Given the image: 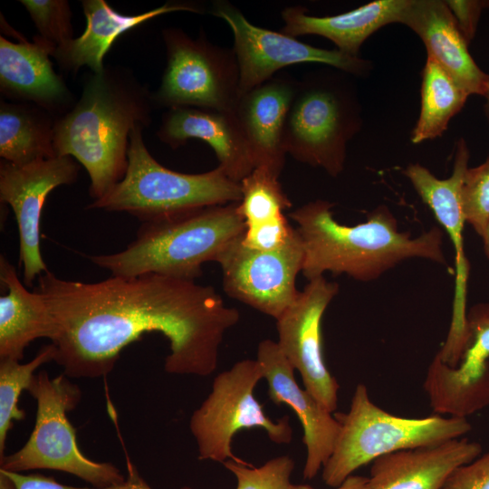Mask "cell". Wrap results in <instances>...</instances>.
I'll return each instance as SVG.
<instances>
[{
    "instance_id": "1",
    "label": "cell",
    "mask_w": 489,
    "mask_h": 489,
    "mask_svg": "<svg viewBox=\"0 0 489 489\" xmlns=\"http://www.w3.org/2000/svg\"><path fill=\"white\" fill-rule=\"evenodd\" d=\"M34 291L52 315L53 360L68 378L106 376L125 347L150 332L169 342L167 372L209 376L225 332L240 319L214 287L157 273L83 283L48 270Z\"/></svg>"
},
{
    "instance_id": "2",
    "label": "cell",
    "mask_w": 489,
    "mask_h": 489,
    "mask_svg": "<svg viewBox=\"0 0 489 489\" xmlns=\"http://www.w3.org/2000/svg\"><path fill=\"white\" fill-rule=\"evenodd\" d=\"M332 206L317 199L289 214L302 243V273L308 281L330 272L369 282L416 257L446 264L439 227L411 237L398 231V221L386 206L375 208L365 222L345 225L334 219Z\"/></svg>"
},
{
    "instance_id": "3",
    "label": "cell",
    "mask_w": 489,
    "mask_h": 489,
    "mask_svg": "<svg viewBox=\"0 0 489 489\" xmlns=\"http://www.w3.org/2000/svg\"><path fill=\"white\" fill-rule=\"evenodd\" d=\"M148 91L127 72H93L75 106L53 126L56 156L82 164L90 177V196L105 197L125 176L129 135L150 121Z\"/></svg>"
},
{
    "instance_id": "4",
    "label": "cell",
    "mask_w": 489,
    "mask_h": 489,
    "mask_svg": "<svg viewBox=\"0 0 489 489\" xmlns=\"http://www.w3.org/2000/svg\"><path fill=\"white\" fill-rule=\"evenodd\" d=\"M238 203L144 222L124 250L88 258L112 276L157 273L195 281L202 274L205 263L215 262L230 243L244 235L245 224Z\"/></svg>"
},
{
    "instance_id": "5",
    "label": "cell",
    "mask_w": 489,
    "mask_h": 489,
    "mask_svg": "<svg viewBox=\"0 0 489 489\" xmlns=\"http://www.w3.org/2000/svg\"><path fill=\"white\" fill-rule=\"evenodd\" d=\"M144 126L130 132L128 168L124 177L89 208L126 212L142 223L217 205L240 202L239 182L231 179L221 168L200 174H185L158 163L147 149Z\"/></svg>"
},
{
    "instance_id": "6",
    "label": "cell",
    "mask_w": 489,
    "mask_h": 489,
    "mask_svg": "<svg viewBox=\"0 0 489 489\" xmlns=\"http://www.w3.org/2000/svg\"><path fill=\"white\" fill-rule=\"evenodd\" d=\"M334 417L340 430L321 474L323 482L334 488L379 456L459 438L472 429L466 418L438 415L408 418L389 414L370 400L362 383L355 388L349 412Z\"/></svg>"
},
{
    "instance_id": "7",
    "label": "cell",
    "mask_w": 489,
    "mask_h": 489,
    "mask_svg": "<svg viewBox=\"0 0 489 489\" xmlns=\"http://www.w3.org/2000/svg\"><path fill=\"white\" fill-rule=\"evenodd\" d=\"M347 83L335 73L298 82L283 130L286 154L331 177L342 172L348 142L361 128L360 106Z\"/></svg>"
},
{
    "instance_id": "8",
    "label": "cell",
    "mask_w": 489,
    "mask_h": 489,
    "mask_svg": "<svg viewBox=\"0 0 489 489\" xmlns=\"http://www.w3.org/2000/svg\"><path fill=\"white\" fill-rule=\"evenodd\" d=\"M27 391L37 403L34 427L19 450L0 458L1 469L14 473L36 469L61 471L95 487L127 481L112 464L92 461L81 452L75 429L66 417L79 403L81 390L66 375L51 379L46 371H41L34 377Z\"/></svg>"
},
{
    "instance_id": "9",
    "label": "cell",
    "mask_w": 489,
    "mask_h": 489,
    "mask_svg": "<svg viewBox=\"0 0 489 489\" xmlns=\"http://www.w3.org/2000/svg\"><path fill=\"white\" fill-rule=\"evenodd\" d=\"M262 379L260 363L249 359L235 362L214 379L211 392L189 421L200 460L240 461L232 453L231 443L241 429L262 428L279 445L292 441L289 416L272 420L254 398V388Z\"/></svg>"
},
{
    "instance_id": "10",
    "label": "cell",
    "mask_w": 489,
    "mask_h": 489,
    "mask_svg": "<svg viewBox=\"0 0 489 489\" xmlns=\"http://www.w3.org/2000/svg\"><path fill=\"white\" fill-rule=\"evenodd\" d=\"M168 63L152 98L171 108L193 107L233 113L240 96L234 49L192 39L179 29L163 32Z\"/></svg>"
},
{
    "instance_id": "11",
    "label": "cell",
    "mask_w": 489,
    "mask_h": 489,
    "mask_svg": "<svg viewBox=\"0 0 489 489\" xmlns=\"http://www.w3.org/2000/svg\"><path fill=\"white\" fill-rule=\"evenodd\" d=\"M469 158L467 144L461 138L455 144L453 172L449 177L440 179L418 163L408 165L403 171L422 201L428 206L448 234L455 251V283L451 323L447 337L436 353L439 360L449 367L458 366L471 340L466 310L469 264L463 235L466 222L461 197Z\"/></svg>"
},
{
    "instance_id": "12",
    "label": "cell",
    "mask_w": 489,
    "mask_h": 489,
    "mask_svg": "<svg viewBox=\"0 0 489 489\" xmlns=\"http://www.w3.org/2000/svg\"><path fill=\"white\" fill-rule=\"evenodd\" d=\"M212 14L225 20L233 32L240 95L292 64L321 63L356 76L365 75L371 69V62L360 56H350L338 49L318 48L283 33L256 26L228 2H216Z\"/></svg>"
},
{
    "instance_id": "13",
    "label": "cell",
    "mask_w": 489,
    "mask_h": 489,
    "mask_svg": "<svg viewBox=\"0 0 489 489\" xmlns=\"http://www.w3.org/2000/svg\"><path fill=\"white\" fill-rule=\"evenodd\" d=\"M243 236V235H242ZM242 236L216 257L225 293L277 320L296 300V277L302 270L304 250L295 232L288 243L273 251L244 246Z\"/></svg>"
},
{
    "instance_id": "14",
    "label": "cell",
    "mask_w": 489,
    "mask_h": 489,
    "mask_svg": "<svg viewBox=\"0 0 489 489\" xmlns=\"http://www.w3.org/2000/svg\"><path fill=\"white\" fill-rule=\"evenodd\" d=\"M79 168L68 156H54L26 165L1 162L0 199L12 207L15 216L19 262L27 287H32L34 280L48 271L40 245L41 216L45 200L54 188L73 183Z\"/></svg>"
},
{
    "instance_id": "15",
    "label": "cell",
    "mask_w": 489,
    "mask_h": 489,
    "mask_svg": "<svg viewBox=\"0 0 489 489\" xmlns=\"http://www.w3.org/2000/svg\"><path fill=\"white\" fill-rule=\"evenodd\" d=\"M338 292L339 284L324 276L310 280L276 320L280 350L302 376L304 388L331 413L337 409L340 386L324 362L321 320Z\"/></svg>"
},
{
    "instance_id": "16",
    "label": "cell",
    "mask_w": 489,
    "mask_h": 489,
    "mask_svg": "<svg viewBox=\"0 0 489 489\" xmlns=\"http://www.w3.org/2000/svg\"><path fill=\"white\" fill-rule=\"evenodd\" d=\"M256 360L268 383L270 399L275 405L291 408L301 422L307 450L302 475L304 479H313L334 449L340 424L311 393L299 387L294 369L276 341L262 340Z\"/></svg>"
},
{
    "instance_id": "17",
    "label": "cell",
    "mask_w": 489,
    "mask_h": 489,
    "mask_svg": "<svg viewBox=\"0 0 489 489\" xmlns=\"http://www.w3.org/2000/svg\"><path fill=\"white\" fill-rule=\"evenodd\" d=\"M297 85L289 76H273L242 93L233 112L255 168H266L277 176L285 162L283 130Z\"/></svg>"
},
{
    "instance_id": "18",
    "label": "cell",
    "mask_w": 489,
    "mask_h": 489,
    "mask_svg": "<svg viewBox=\"0 0 489 489\" xmlns=\"http://www.w3.org/2000/svg\"><path fill=\"white\" fill-rule=\"evenodd\" d=\"M12 32L17 43L0 37L1 92L14 100L34 102L48 112L65 109L72 96L50 60L57 45L39 35L29 42Z\"/></svg>"
},
{
    "instance_id": "19",
    "label": "cell",
    "mask_w": 489,
    "mask_h": 489,
    "mask_svg": "<svg viewBox=\"0 0 489 489\" xmlns=\"http://www.w3.org/2000/svg\"><path fill=\"white\" fill-rule=\"evenodd\" d=\"M400 24L416 33L432 58L470 95L484 96L489 74L483 72L468 51L454 16L443 0H409Z\"/></svg>"
},
{
    "instance_id": "20",
    "label": "cell",
    "mask_w": 489,
    "mask_h": 489,
    "mask_svg": "<svg viewBox=\"0 0 489 489\" xmlns=\"http://www.w3.org/2000/svg\"><path fill=\"white\" fill-rule=\"evenodd\" d=\"M158 136L173 149L189 139L205 141L215 151L218 167L239 183L255 168L247 141L231 112L193 107L171 108L163 118Z\"/></svg>"
},
{
    "instance_id": "21",
    "label": "cell",
    "mask_w": 489,
    "mask_h": 489,
    "mask_svg": "<svg viewBox=\"0 0 489 489\" xmlns=\"http://www.w3.org/2000/svg\"><path fill=\"white\" fill-rule=\"evenodd\" d=\"M482 453V446L466 437L401 450L372 462L371 489H440L448 475Z\"/></svg>"
},
{
    "instance_id": "22",
    "label": "cell",
    "mask_w": 489,
    "mask_h": 489,
    "mask_svg": "<svg viewBox=\"0 0 489 489\" xmlns=\"http://www.w3.org/2000/svg\"><path fill=\"white\" fill-rule=\"evenodd\" d=\"M82 3L87 20L85 31L79 37L58 45L53 55L58 64L67 71L77 72L86 65L92 72H101L105 68V54L123 33L164 14L201 12L191 4L167 3L146 13L128 15L118 13L104 0H85Z\"/></svg>"
},
{
    "instance_id": "23",
    "label": "cell",
    "mask_w": 489,
    "mask_h": 489,
    "mask_svg": "<svg viewBox=\"0 0 489 489\" xmlns=\"http://www.w3.org/2000/svg\"><path fill=\"white\" fill-rule=\"evenodd\" d=\"M409 0H376L356 9L331 16H312L302 6L282 12V33L297 37L315 34L332 42L339 51L359 56L362 43L383 26L399 23Z\"/></svg>"
},
{
    "instance_id": "24",
    "label": "cell",
    "mask_w": 489,
    "mask_h": 489,
    "mask_svg": "<svg viewBox=\"0 0 489 489\" xmlns=\"http://www.w3.org/2000/svg\"><path fill=\"white\" fill-rule=\"evenodd\" d=\"M0 280L7 290L0 297V360L20 361L32 341L51 339L53 319L43 297L23 284L14 265L3 255Z\"/></svg>"
},
{
    "instance_id": "25",
    "label": "cell",
    "mask_w": 489,
    "mask_h": 489,
    "mask_svg": "<svg viewBox=\"0 0 489 489\" xmlns=\"http://www.w3.org/2000/svg\"><path fill=\"white\" fill-rule=\"evenodd\" d=\"M48 111L38 107L1 101L0 156L14 165L53 158V126Z\"/></svg>"
},
{
    "instance_id": "26",
    "label": "cell",
    "mask_w": 489,
    "mask_h": 489,
    "mask_svg": "<svg viewBox=\"0 0 489 489\" xmlns=\"http://www.w3.org/2000/svg\"><path fill=\"white\" fill-rule=\"evenodd\" d=\"M420 93L419 117L411 132L414 144L442 136L470 95L427 56L422 71Z\"/></svg>"
},
{
    "instance_id": "27",
    "label": "cell",
    "mask_w": 489,
    "mask_h": 489,
    "mask_svg": "<svg viewBox=\"0 0 489 489\" xmlns=\"http://www.w3.org/2000/svg\"><path fill=\"white\" fill-rule=\"evenodd\" d=\"M242 198L238 208L247 232L267 230L289 223L284 211L292 203L283 191L279 176L258 167L240 182Z\"/></svg>"
},
{
    "instance_id": "28",
    "label": "cell",
    "mask_w": 489,
    "mask_h": 489,
    "mask_svg": "<svg viewBox=\"0 0 489 489\" xmlns=\"http://www.w3.org/2000/svg\"><path fill=\"white\" fill-rule=\"evenodd\" d=\"M55 349L52 343L43 346L27 363L13 360H0V458L5 448L6 436L14 421L25 417L18 407L23 390H28L34 371L43 364L54 360Z\"/></svg>"
},
{
    "instance_id": "29",
    "label": "cell",
    "mask_w": 489,
    "mask_h": 489,
    "mask_svg": "<svg viewBox=\"0 0 489 489\" xmlns=\"http://www.w3.org/2000/svg\"><path fill=\"white\" fill-rule=\"evenodd\" d=\"M223 464L235 476V489H288L294 469V462L288 455L272 458L260 467H254L243 460L228 459Z\"/></svg>"
},
{
    "instance_id": "30",
    "label": "cell",
    "mask_w": 489,
    "mask_h": 489,
    "mask_svg": "<svg viewBox=\"0 0 489 489\" xmlns=\"http://www.w3.org/2000/svg\"><path fill=\"white\" fill-rule=\"evenodd\" d=\"M461 197L465 222L483 237L489 225V158L466 169Z\"/></svg>"
},
{
    "instance_id": "31",
    "label": "cell",
    "mask_w": 489,
    "mask_h": 489,
    "mask_svg": "<svg viewBox=\"0 0 489 489\" xmlns=\"http://www.w3.org/2000/svg\"><path fill=\"white\" fill-rule=\"evenodd\" d=\"M34 23L39 36L61 45L72 38V13L64 0H22Z\"/></svg>"
},
{
    "instance_id": "32",
    "label": "cell",
    "mask_w": 489,
    "mask_h": 489,
    "mask_svg": "<svg viewBox=\"0 0 489 489\" xmlns=\"http://www.w3.org/2000/svg\"><path fill=\"white\" fill-rule=\"evenodd\" d=\"M5 474L12 480L15 489H150V487L139 476L134 467L129 465V477L121 484L107 487H75L60 484L52 477L43 475H23L22 473L9 472L4 469ZM183 489H190L185 487Z\"/></svg>"
},
{
    "instance_id": "33",
    "label": "cell",
    "mask_w": 489,
    "mask_h": 489,
    "mask_svg": "<svg viewBox=\"0 0 489 489\" xmlns=\"http://www.w3.org/2000/svg\"><path fill=\"white\" fill-rule=\"evenodd\" d=\"M440 489H489V451L454 469Z\"/></svg>"
},
{
    "instance_id": "34",
    "label": "cell",
    "mask_w": 489,
    "mask_h": 489,
    "mask_svg": "<svg viewBox=\"0 0 489 489\" xmlns=\"http://www.w3.org/2000/svg\"><path fill=\"white\" fill-rule=\"evenodd\" d=\"M462 35L468 44L474 39L482 11L489 7L487 0H446Z\"/></svg>"
},
{
    "instance_id": "35",
    "label": "cell",
    "mask_w": 489,
    "mask_h": 489,
    "mask_svg": "<svg viewBox=\"0 0 489 489\" xmlns=\"http://www.w3.org/2000/svg\"><path fill=\"white\" fill-rule=\"evenodd\" d=\"M288 489H314L308 484H292ZM334 489H371L369 477L360 475L349 476L340 486Z\"/></svg>"
},
{
    "instance_id": "36",
    "label": "cell",
    "mask_w": 489,
    "mask_h": 489,
    "mask_svg": "<svg viewBox=\"0 0 489 489\" xmlns=\"http://www.w3.org/2000/svg\"><path fill=\"white\" fill-rule=\"evenodd\" d=\"M0 489H15L12 480L2 470H0Z\"/></svg>"
},
{
    "instance_id": "37",
    "label": "cell",
    "mask_w": 489,
    "mask_h": 489,
    "mask_svg": "<svg viewBox=\"0 0 489 489\" xmlns=\"http://www.w3.org/2000/svg\"><path fill=\"white\" fill-rule=\"evenodd\" d=\"M484 241V252L489 257V225L485 230L484 236L482 237Z\"/></svg>"
},
{
    "instance_id": "38",
    "label": "cell",
    "mask_w": 489,
    "mask_h": 489,
    "mask_svg": "<svg viewBox=\"0 0 489 489\" xmlns=\"http://www.w3.org/2000/svg\"><path fill=\"white\" fill-rule=\"evenodd\" d=\"M485 98V103H484V115H485V118L489 123V85H488V90L485 93V95L484 96Z\"/></svg>"
}]
</instances>
